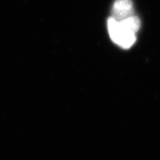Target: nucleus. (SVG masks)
<instances>
[{
    "instance_id": "2",
    "label": "nucleus",
    "mask_w": 160,
    "mask_h": 160,
    "mask_svg": "<svg viewBox=\"0 0 160 160\" xmlns=\"http://www.w3.org/2000/svg\"><path fill=\"white\" fill-rule=\"evenodd\" d=\"M133 3L131 0H117L113 5L112 14L118 21L132 16Z\"/></svg>"
},
{
    "instance_id": "3",
    "label": "nucleus",
    "mask_w": 160,
    "mask_h": 160,
    "mask_svg": "<svg viewBox=\"0 0 160 160\" xmlns=\"http://www.w3.org/2000/svg\"><path fill=\"white\" fill-rule=\"evenodd\" d=\"M119 22L125 30L135 34L139 31L141 26V22L139 18L133 15L122 20H120Z\"/></svg>"
},
{
    "instance_id": "1",
    "label": "nucleus",
    "mask_w": 160,
    "mask_h": 160,
    "mask_svg": "<svg viewBox=\"0 0 160 160\" xmlns=\"http://www.w3.org/2000/svg\"><path fill=\"white\" fill-rule=\"evenodd\" d=\"M108 28L112 41L123 48H129L136 41L135 33L129 32L113 17L108 20Z\"/></svg>"
}]
</instances>
